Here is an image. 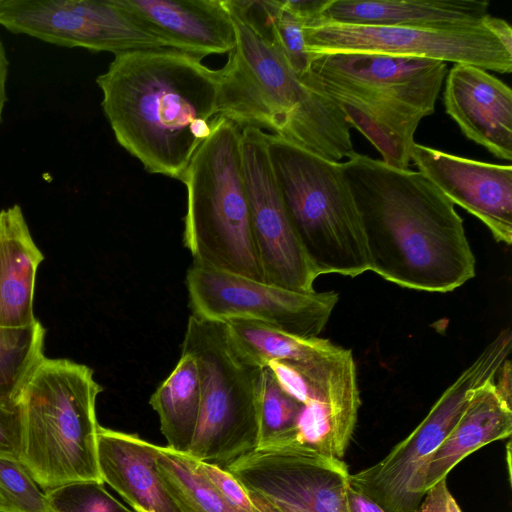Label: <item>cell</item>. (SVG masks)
I'll return each mask as SVG.
<instances>
[{
  "mask_svg": "<svg viewBox=\"0 0 512 512\" xmlns=\"http://www.w3.org/2000/svg\"><path fill=\"white\" fill-rule=\"evenodd\" d=\"M292 364L310 382V394L297 423L298 441L342 459L361 403L352 351L332 344L312 358Z\"/></svg>",
  "mask_w": 512,
  "mask_h": 512,
  "instance_id": "cell-14",
  "label": "cell"
},
{
  "mask_svg": "<svg viewBox=\"0 0 512 512\" xmlns=\"http://www.w3.org/2000/svg\"><path fill=\"white\" fill-rule=\"evenodd\" d=\"M411 160L454 205L478 218L497 242L512 243V167L415 143Z\"/></svg>",
  "mask_w": 512,
  "mask_h": 512,
  "instance_id": "cell-15",
  "label": "cell"
},
{
  "mask_svg": "<svg viewBox=\"0 0 512 512\" xmlns=\"http://www.w3.org/2000/svg\"><path fill=\"white\" fill-rule=\"evenodd\" d=\"M175 49L115 55L96 78L118 143L151 174L182 180L217 117L218 70Z\"/></svg>",
  "mask_w": 512,
  "mask_h": 512,
  "instance_id": "cell-2",
  "label": "cell"
},
{
  "mask_svg": "<svg viewBox=\"0 0 512 512\" xmlns=\"http://www.w3.org/2000/svg\"><path fill=\"white\" fill-rule=\"evenodd\" d=\"M444 105L471 141L495 157L512 159V91L487 70L455 64L448 72Z\"/></svg>",
  "mask_w": 512,
  "mask_h": 512,
  "instance_id": "cell-16",
  "label": "cell"
},
{
  "mask_svg": "<svg viewBox=\"0 0 512 512\" xmlns=\"http://www.w3.org/2000/svg\"><path fill=\"white\" fill-rule=\"evenodd\" d=\"M182 352L198 367L200 413L187 453L226 467L258 446V401L265 366L233 337L226 322L192 314Z\"/></svg>",
  "mask_w": 512,
  "mask_h": 512,
  "instance_id": "cell-7",
  "label": "cell"
},
{
  "mask_svg": "<svg viewBox=\"0 0 512 512\" xmlns=\"http://www.w3.org/2000/svg\"><path fill=\"white\" fill-rule=\"evenodd\" d=\"M9 73V60L3 42L0 39V123L3 110L7 102V80Z\"/></svg>",
  "mask_w": 512,
  "mask_h": 512,
  "instance_id": "cell-37",
  "label": "cell"
},
{
  "mask_svg": "<svg viewBox=\"0 0 512 512\" xmlns=\"http://www.w3.org/2000/svg\"><path fill=\"white\" fill-rule=\"evenodd\" d=\"M488 8L489 2L482 0H329L318 21L379 27L446 28L481 23L488 15Z\"/></svg>",
  "mask_w": 512,
  "mask_h": 512,
  "instance_id": "cell-20",
  "label": "cell"
},
{
  "mask_svg": "<svg viewBox=\"0 0 512 512\" xmlns=\"http://www.w3.org/2000/svg\"><path fill=\"white\" fill-rule=\"evenodd\" d=\"M443 478L428 489L416 512H462Z\"/></svg>",
  "mask_w": 512,
  "mask_h": 512,
  "instance_id": "cell-32",
  "label": "cell"
},
{
  "mask_svg": "<svg viewBox=\"0 0 512 512\" xmlns=\"http://www.w3.org/2000/svg\"><path fill=\"white\" fill-rule=\"evenodd\" d=\"M49 512H133L100 481H77L44 491Z\"/></svg>",
  "mask_w": 512,
  "mask_h": 512,
  "instance_id": "cell-27",
  "label": "cell"
},
{
  "mask_svg": "<svg viewBox=\"0 0 512 512\" xmlns=\"http://www.w3.org/2000/svg\"><path fill=\"white\" fill-rule=\"evenodd\" d=\"M101 391L88 366L46 357L24 387L18 460L44 491L77 481L103 482L96 417Z\"/></svg>",
  "mask_w": 512,
  "mask_h": 512,
  "instance_id": "cell-4",
  "label": "cell"
},
{
  "mask_svg": "<svg viewBox=\"0 0 512 512\" xmlns=\"http://www.w3.org/2000/svg\"><path fill=\"white\" fill-rule=\"evenodd\" d=\"M167 446L188 452L200 413V380L195 359L182 352L175 368L151 395Z\"/></svg>",
  "mask_w": 512,
  "mask_h": 512,
  "instance_id": "cell-22",
  "label": "cell"
},
{
  "mask_svg": "<svg viewBox=\"0 0 512 512\" xmlns=\"http://www.w3.org/2000/svg\"><path fill=\"white\" fill-rule=\"evenodd\" d=\"M321 89L341 108L351 127L380 152L382 161L409 169L414 134L435 110L447 75L440 60L377 53L312 55Z\"/></svg>",
  "mask_w": 512,
  "mask_h": 512,
  "instance_id": "cell-3",
  "label": "cell"
},
{
  "mask_svg": "<svg viewBox=\"0 0 512 512\" xmlns=\"http://www.w3.org/2000/svg\"><path fill=\"white\" fill-rule=\"evenodd\" d=\"M156 469L160 480L181 512H236L201 473L189 453L159 447Z\"/></svg>",
  "mask_w": 512,
  "mask_h": 512,
  "instance_id": "cell-24",
  "label": "cell"
},
{
  "mask_svg": "<svg viewBox=\"0 0 512 512\" xmlns=\"http://www.w3.org/2000/svg\"><path fill=\"white\" fill-rule=\"evenodd\" d=\"M280 2L285 9L307 24L320 20L329 0H280Z\"/></svg>",
  "mask_w": 512,
  "mask_h": 512,
  "instance_id": "cell-33",
  "label": "cell"
},
{
  "mask_svg": "<svg viewBox=\"0 0 512 512\" xmlns=\"http://www.w3.org/2000/svg\"><path fill=\"white\" fill-rule=\"evenodd\" d=\"M44 256L21 207L0 210V326L31 324L36 272Z\"/></svg>",
  "mask_w": 512,
  "mask_h": 512,
  "instance_id": "cell-21",
  "label": "cell"
},
{
  "mask_svg": "<svg viewBox=\"0 0 512 512\" xmlns=\"http://www.w3.org/2000/svg\"><path fill=\"white\" fill-rule=\"evenodd\" d=\"M201 473L206 477L221 498L236 512H256L247 490L224 467L197 460Z\"/></svg>",
  "mask_w": 512,
  "mask_h": 512,
  "instance_id": "cell-30",
  "label": "cell"
},
{
  "mask_svg": "<svg viewBox=\"0 0 512 512\" xmlns=\"http://www.w3.org/2000/svg\"><path fill=\"white\" fill-rule=\"evenodd\" d=\"M224 468L280 512H351L346 463L298 440L256 449Z\"/></svg>",
  "mask_w": 512,
  "mask_h": 512,
  "instance_id": "cell-11",
  "label": "cell"
},
{
  "mask_svg": "<svg viewBox=\"0 0 512 512\" xmlns=\"http://www.w3.org/2000/svg\"><path fill=\"white\" fill-rule=\"evenodd\" d=\"M233 337L261 365L269 361L301 362L333 343L324 338H302L251 320L226 322Z\"/></svg>",
  "mask_w": 512,
  "mask_h": 512,
  "instance_id": "cell-25",
  "label": "cell"
},
{
  "mask_svg": "<svg viewBox=\"0 0 512 512\" xmlns=\"http://www.w3.org/2000/svg\"><path fill=\"white\" fill-rule=\"evenodd\" d=\"M492 378L474 390L455 426L418 472L413 491L420 503L425 492L447 478L461 460L491 442L510 437L512 406L499 395Z\"/></svg>",
  "mask_w": 512,
  "mask_h": 512,
  "instance_id": "cell-19",
  "label": "cell"
},
{
  "mask_svg": "<svg viewBox=\"0 0 512 512\" xmlns=\"http://www.w3.org/2000/svg\"><path fill=\"white\" fill-rule=\"evenodd\" d=\"M273 175L296 235L318 276L370 270L366 237L342 162L263 134Z\"/></svg>",
  "mask_w": 512,
  "mask_h": 512,
  "instance_id": "cell-5",
  "label": "cell"
},
{
  "mask_svg": "<svg viewBox=\"0 0 512 512\" xmlns=\"http://www.w3.org/2000/svg\"><path fill=\"white\" fill-rule=\"evenodd\" d=\"M0 25L54 45L114 55L168 48L117 0H0Z\"/></svg>",
  "mask_w": 512,
  "mask_h": 512,
  "instance_id": "cell-12",
  "label": "cell"
},
{
  "mask_svg": "<svg viewBox=\"0 0 512 512\" xmlns=\"http://www.w3.org/2000/svg\"><path fill=\"white\" fill-rule=\"evenodd\" d=\"M512 332L502 330L442 393L419 425L376 464L350 474V484L386 512H416L415 478L465 410L472 393L508 358Z\"/></svg>",
  "mask_w": 512,
  "mask_h": 512,
  "instance_id": "cell-8",
  "label": "cell"
},
{
  "mask_svg": "<svg viewBox=\"0 0 512 512\" xmlns=\"http://www.w3.org/2000/svg\"><path fill=\"white\" fill-rule=\"evenodd\" d=\"M348 499L351 512H386L359 490L350 486Z\"/></svg>",
  "mask_w": 512,
  "mask_h": 512,
  "instance_id": "cell-36",
  "label": "cell"
},
{
  "mask_svg": "<svg viewBox=\"0 0 512 512\" xmlns=\"http://www.w3.org/2000/svg\"><path fill=\"white\" fill-rule=\"evenodd\" d=\"M247 492L256 507V512H280L259 494L248 490Z\"/></svg>",
  "mask_w": 512,
  "mask_h": 512,
  "instance_id": "cell-38",
  "label": "cell"
},
{
  "mask_svg": "<svg viewBox=\"0 0 512 512\" xmlns=\"http://www.w3.org/2000/svg\"><path fill=\"white\" fill-rule=\"evenodd\" d=\"M45 332L37 319L24 326H0V407H18L24 387L45 358Z\"/></svg>",
  "mask_w": 512,
  "mask_h": 512,
  "instance_id": "cell-23",
  "label": "cell"
},
{
  "mask_svg": "<svg viewBox=\"0 0 512 512\" xmlns=\"http://www.w3.org/2000/svg\"><path fill=\"white\" fill-rule=\"evenodd\" d=\"M20 434L19 406L16 409L0 407V456L19 458Z\"/></svg>",
  "mask_w": 512,
  "mask_h": 512,
  "instance_id": "cell-31",
  "label": "cell"
},
{
  "mask_svg": "<svg viewBox=\"0 0 512 512\" xmlns=\"http://www.w3.org/2000/svg\"><path fill=\"white\" fill-rule=\"evenodd\" d=\"M302 403L285 392L268 366L263 368L258 401V446L267 449L297 439Z\"/></svg>",
  "mask_w": 512,
  "mask_h": 512,
  "instance_id": "cell-26",
  "label": "cell"
},
{
  "mask_svg": "<svg viewBox=\"0 0 512 512\" xmlns=\"http://www.w3.org/2000/svg\"><path fill=\"white\" fill-rule=\"evenodd\" d=\"M0 512H49L44 492L18 459L0 456Z\"/></svg>",
  "mask_w": 512,
  "mask_h": 512,
  "instance_id": "cell-28",
  "label": "cell"
},
{
  "mask_svg": "<svg viewBox=\"0 0 512 512\" xmlns=\"http://www.w3.org/2000/svg\"><path fill=\"white\" fill-rule=\"evenodd\" d=\"M169 49L203 58L230 52L235 27L225 0H117Z\"/></svg>",
  "mask_w": 512,
  "mask_h": 512,
  "instance_id": "cell-17",
  "label": "cell"
},
{
  "mask_svg": "<svg viewBox=\"0 0 512 512\" xmlns=\"http://www.w3.org/2000/svg\"><path fill=\"white\" fill-rule=\"evenodd\" d=\"M264 131L241 130L242 169L263 282L298 292L314 291L318 277L286 211L268 157Z\"/></svg>",
  "mask_w": 512,
  "mask_h": 512,
  "instance_id": "cell-13",
  "label": "cell"
},
{
  "mask_svg": "<svg viewBox=\"0 0 512 512\" xmlns=\"http://www.w3.org/2000/svg\"><path fill=\"white\" fill-rule=\"evenodd\" d=\"M186 284L194 315L256 321L302 338L319 337L339 298L335 291H293L196 263Z\"/></svg>",
  "mask_w": 512,
  "mask_h": 512,
  "instance_id": "cell-10",
  "label": "cell"
},
{
  "mask_svg": "<svg viewBox=\"0 0 512 512\" xmlns=\"http://www.w3.org/2000/svg\"><path fill=\"white\" fill-rule=\"evenodd\" d=\"M492 381L499 395L512 406V368L509 358L498 368Z\"/></svg>",
  "mask_w": 512,
  "mask_h": 512,
  "instance_id": "cell-34",
  "label": "cell"
},
{
  "mask_svg": "<svg viewBox=\"0 0 512 512\" xmlns=\"http://www.w3.org/2000/svg\"><path fill=\"white\" fill-rule=\"evenodd\" d=\"M184 246L193 263L263 282L242 169L241 130L216 117L181 180Z\"/></svg>",
  "mask_w": 512,
  "mask_h": 512,
  "instance_id": "cell-6",
  "label": "cell"
},
{
  "mask_svg": "<svg viewBox=\"0 0 512 512\" xmlns=\"http://www.w3.org/2000/svg\"><path fill=\"white\" fill-rule=\"evenodd\" d=\"M159 447L136 434L98 428L97 458L101 479L135 512H181L157 473Z\"/></svg>",
  "mask_w": 512,
  "mask_h": 512,
  "instance_id": "cell-18",
  "label": "cell"
},
{
  "mask_svg": "<svg viewBox=\"0 0 512 512\" xmlns=\"http://www.w3.org/2000/svg\"><path fill=\"white\" fill-rule=\"evenodd\" d=\"M271 43L278 49L291 69L302 79L313 76L312 57L304 38V22L285 9L280 0H273Z\"/></svg>",
  "mask_w": 512,
  "mask_h": 512,
  "instance_id": "cell-29",
  "label": "cell"
},
{
  "mask_svg": "<svg viewBox=\"0 0 512 512\" xmlns=\"http://www.w3.org/2000/svg\"><path fill=\"white\" fill-rule=\"evenodd\" d=\"M310 56L377 53L468 64L510 73L512 54L481 23L446 28L361 26L315 21L304 24Z\"/></svg>",
  "mask_w": 512,
  "mask_h": 512,
  "instance_id": "cell-9",
  "label": "cell"
},
{
  "mask_svg": "<svg viewBox=\"0 0 512 512\" xmlns=\"http://www.w3.org/2000/svg\"><path fill=\"white\" fill-rule=\"evenodd\" d=\"M484 26L490 30L504 48L512 54V28L504 19L490 16L483 19Z\"/></svg>",
  "mask_w": 512,
  "mask_h": 512,
  "instance_id": "cell-35",
  "label": "cell"
},
{
  "mask_svg": "<svg viewBox=\"0 0 512 512\" xmlns=\"http://www.w3.org/2000/svg\"><path fill=\"white\" fill-rule=\"evenodd\" d=\"M342 168L361 216L371 271L401 287L440 293L475 276L463 220L427 177L356 152Z\"/></svg>",
  "mask_w": 512,
  "mask_h": 512,
  "instance_id": "cell-1",
  "label": "cell"
}]
</instances>
